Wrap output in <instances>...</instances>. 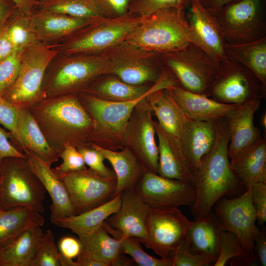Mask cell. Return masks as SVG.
<instances>
[{
  "mask_svg": "<svg viewBox=\"0 0 266 266\" xmlns=\"http://www.w3.org/2000/svg\"><path fill=\"white\" fill-rule=\"evenodd\" d=\"M216 137L212 149L192 173L191 182L196 191L191 207L194 219L208 214L223 197L239 196L247 189L233 169L228 156L230 135L225 117L215 121Z\"/></svg>",
  "mask_w": 266,
  "mask_h": 266,
  "instance_id": "obj_1",
  "label": "cell"
},
{
  "mask_svg": "<svg viewBox=\"0 0 266 266\" xmlns=\"http://www.w3.org/2000/svg\"><path fill=\"white\" fill-rule=\"evenodd\" d=\"M125 40L161 54L183 49L191 42L185 9L170 7L157 11L146 17Z\"/></svg>",
  "mask_w": 266,
  "mask_h": 266,
  "instance_id": "obj_2",
  "label": "cell"
},
{
  "mask_svg": "<svg viewBox=\"0 0 266 266\" xmlns=\"http://www.w3.org/2000/svg\"><path fill=\"white\" fill-rule=\"evenodd\" d=\"M106 63L102 53L58 54L45 75L42 84L44 96L53 97L82 92L104 74Z\"/></svg>",
  "mask_w": 266,
  "mask_h": 266,
  "instance_id": "obj_3",
  "label": "cell"
},
{
  "mask_svg": "<svg viewBox=\"0 0 266 266\" xmlns=\"http://www.w3.org/2000/svg\"><path fill=\"white\" fill-rule=\"evenodd\" d=\"M145 18L128 13L116 18L99 16L66 40L50 46L58 54H100L124 41Z\"/></svg>",
  "mask_w": 266,
  "mask_h": 266,
  "instance_id": "obj_4",
  "label": "cell"
},
{
  "mask_svg": "<svg viewBox=\"0 0 266 266\" xmlns=\"http://www.w3.org/2000/svg\"><path fill=\"white\" fill-rule=\"evenodd\" d=\"M106 59L103 74L133 85L154 83L167 68L162 54L143 50L124 40L102 53Z\"/></svg>",
  "mask_w": 266,
  "mask_h": 266,
  "instance_id": "obj_5",
  "label": "cell"
},
{
  "mask_svg": "<svg viewBox=\"0 0 266 266\" xmlns=\"http://www.w3.org/2000/svg\"><path fill=\"white\" fill-rule=\"evenodd\" d=\"M46 193L26 159L8 157L1 162L0 209L26 207L41 213L44 210L43 201Z\"/></svg>",
  "mask_w": 266,
  "mask_h": 266,
  "instance_id": "obj_6",
  "label": "cell"
},
{
  "mask_svg": "<svg viewBox=\"0 0 266 266\" xmlns=\"http://www.w3.org/2000/svg\"><path fill=\"white\" fill-rule=\"evenodd\" d=\"M215 15L226 43H248L266 37V0H237Z\"/></svg>",
  "mask_w": 266,
  "mask_h": 266,
  "instance_id": "obj_7",
  "label": "cell"
},
{
  "mask_svg": "<svg viewBox=\"0 0 266 266\" xmlns=\"http://www.w3.org/2000/svg\"><path fill=\"white\" fill-rule=\"evenodd\" d=\"M162 55L165 64L175 76L180 87L209 97L218 65L204 50L190 42L182 49Z\"/></svg>",
  "mask_w": 266,
  "mask_h": 266,
  "instance_id": "obj_8",
  "label": "cell"
},
{
  "mask_svg": "<svg viewBox=\"0 0 266 266\" xmlns=\"http://www.w3.org/2000/svg\"><path fill=\"white\" fill-rule=\"evenodd\" d=\"M58 54L51 46L40 42L25 49L19 74L2 97L19 106L33 103L44 97L42 84L45 75L50 63Z\"/></svg>",
  "mask_w": 266,
  "mask_h": 266,
  "instance_id": "obj_9",
  "label": "cell"
},
{
  "mask_svg": "<svg viewBox=\"0 0 266 266\" xmlns=\"http://www.w3.org/2000/svg\"><path fill=\"white\" fill-rule=\"evenodd\" d=\"M266 95V87L252 70L227 59L218 65L208 97L219 102L241 105Z\"/></svg>",
  "mask_w": 266,
  "mask_h": 266,
  "instance_id": "obj_10",
  "label": "cell"
},
{
  "mask_svg": "<svg viewBox=\"0 0 266 266\" xmlns=\"http://www.w3.org/2000/svg\"><path fill=\"white\" fill-rule=\"evenodd\" d=\"M192 223L178 208H150L146 221L147 236L141 243L162 259L171 258L176 247L185 238Z\"/></svg>",
  "mask_w": 266,
  "mask_h": 266,
  "instance_id": "obj_11",
  "label": "cell"
},
{
  "mask_svg": "<svg viewBox=\"0 0 266 266\" xmlns=\"http://www.w3.org/2000/svg\"><path fill=\"white\" fill-rule=\"evenodd\" d=\"M54 172L65 185L76 214L114 197L116 179L102 177L89 169L69 173Z\"/></svg>",
  "mask_w": 266,
  "mask_h": 266,
  "instance_id": "obj_12",
  "label": "cell"
},
{
  "mask_svg": "<svg viewBox=\"0 0 266 266\" xmlns=\"http://www.w3.org/2000/svg\"><path fill=\"white\" fill-rule=\"evenodd\" d=\"M223 230L234 233L243 249L254 254L255 237L260 228L256 225V213L251 200V187L233 199L223 197L213 208Z\"/></svg>",
  "mask_w": 266,
  "mask_h": 266,
  "instance_id": "obj_13",
  "label": "cell"
},
{
  "mask_svg": "<svg viewBox=\"0 0 266 266\" xmlns=\"http://www.w3.org/2000/svg\"><path fill=\"white\" fill-rule=\"evenodd\" d=\"M151 208L171 209L193 204L196 191L191 182L184 183L158 173L145 172L134 189Z\"/></svg>",
  "mask_w": 266,
  "mask_h": 266,
  "instance_id": "obj_14",
  "label": "cell"
},
{
  "mask_svg": "<svg viewBox=\"0 0 266 266\" xmlns=\"http://www.w3.org/2000/svg\"><path fill=\"white\" fill-rule=\"evenodd\" d=\"M76 97L70 94L51 97L40 109V119L51 134L67 138L91 126L92 120Z\"/></svg>",
  "mask_w": 266,
  "mask_h": 266,
  "instance_id": "obj_15",
  "label": "cell"
},
{
  "mask_svg": "<svg viewBox=\"0 0 266 266\" xmlns=\"http://www.w3.org/2000/svg\"><path fill=\"white\" fill-rule=\"evenodd\" d=\"M147 98V97H146ZM146 98L138 105L139 110L129 122L124 132L131 150L145 172L158 173L159 151L155 140L154 122Z\"/></svg>",
  "mask_w": 266,
  "mask_h": 266,
  "instance_id": "obj_16",
  "label": "cell"
},
{
  "mask_svg": "<svg viewBox=\"0 0 266 266\" xmlns=\"http://www.w3.org/2000/svg\"><path fill=\"white\" fill-rule=\"evenodd\" d=\"M187 15L190 42L204 50L218 65L228 59L224 48L226 43L215 15L200 2H191Z\"/></svg>",
  "mask_w": 266,
  "mask_h": 266,
  "instance_id": "obj_17",
  "label": "cell"
},
{
  "mask_svg": "<svg viewBox=\"0 0 266 266\" xmlns=\"http://www.w3.org/2000/svg\"><path fill=\"white\" fill-rule=\"evenodd\" d=\"M175 85V79L168 74H164L151 86L131 85L116 76L102 74L82 92L104 100L124 101L135 100L156 91L168 89Z\"/></svg>",
  "mask_w": 266,
  "mask_h": 266,
  "instance_id": "obj_18",
  "label": "cell"
},
{
  "mask_svg": "<svg viewBox=\"0 0 266 266\" xmlns=\"http://www.w3.org/2000/svg\"><path fill=\"white\" fill-rule=\"evenodd\" d=\"M31 16L39 41L48 45L66 40L98 17L83 19L38 8Z\"/></svg>",
  "mask_w": 266,
  "mask_h": 266,
  "instance_id": "obj_19",
  "label": "cell"
},
{
  "mask_svg": "<svg viewBox=\"0 0 266 266\" xmlns=\"http://www.w3.org/2000/svg\"><path fill=\"white\" fill-rule=\"evenodd\" d=\"M261 100H255L239 105L225 116L230 135L229 159L262 138L260 129L254 125L255 112L259 110Z\"/></svg>",
  "mask_w": 266,
  "mask_h": 266,
  "instance_id": "obj_20",
  "label": "cell"
},
{
  "mask_svg": "<svg viewBox=\"0 0 266 266\" xmlns=\"http://www.w3.org/2000/svg\"><path fill=\"white\" fill-rule=\"evenodd\" d=\"M24 150L29 167L40 180L51 197V222L55 225L61 219L76 215L65 185L51 169L50 166L31 151L27 149Z\"/></svg>",
  "mask_w": 266,
  "mask_h": 266,
  "instance_id": "obj_21",
  "label": "cell"
},
{
  "mask_svg": "<svg viewBox=\"0 0 266 266\" xmlns=\"http://www.w3.org/2000/svg\"><path fill=\"white\" fill-rule=\"evenodd\" d=\"M150 208L139 197L134 189L123 191L117 211L105 221L112 228L125 236L146 238V221Z\"/></svg>",
  "mask_w": 266,
  "mask_h": 266,
  "instance_id": "obj_22",
  "label": "cell"
},
{
  "mask_svg": "<svg viewBox=\"0 0 266 266\" xmlns=\"http://www.w3.org/2000/svg\"><path fill=\"white\" fill-rule=\"evenodd\" d=\"M223 230L214 210L195 220L188 231L185 240L191 251L205 261L213 265L219 253L220 236Z\"/></svg>",
  "mask_w": 266,
  "mask_h": 266,
  "instance_id": "obj_23",
  "label": "cell"
},
{
  "mask_svg": "<svg viewBox=\"0 0 266 266\" xmlns=\"http://www.w3.org/2000/svg\"><path fill=\"white\" fill-rule=\"evenodd\" d=\"M216 137L215 122L189 120L179 139L182 151L193 173L202 157L212 148Z\"/></svg>",
  "mask_w": 266,
  "mask_h": 266,
  "instance_id": "obj_24",
  "label": "cell"
},
{
  "mask_svg": "<svg viewBox=\"0 0 266 266\" xmlns=\"http://www.w3.org/2000/svg\"><path fill=\"white\" fill-rule=\"evenodd\" d=\"M90 111L104 129L114 133L124 132L134 110L148 96L124 101H113L100 99L82 92Z\"/></svg>",
  "mask_w": 266,
  "mask_h": 266,
  "instance_id": "obj_25",
  "label": "cell"
},
{
  "mask_svg": "<svg viewBox=\"0 0 266 266\" xmlns=\"http://www.w3.org/2000/svg\"><path fill=\"white\" fill-rule=\"evenodd\" d=\"M81 252L103 264L104 266H129L134 261L124 256L120 242L110 236L102 226L92 233L79 235Z\"/></svg>",
  "mask_w": 266,
  "mask_h": 266,
  "instance_id": "obj_26",
  "label": "cell"
},
{
  "mask_svg": "<svg viewBox=\"0 0 266 266\" xmlns=\"http://www.w3.org/2000/svg\"><path fill=\"white\" fill-rule=\"evenodd\" d=\"M158 138V174L184 183L191 182L192 173L181 150L180 140L167 133L154 122Z\"/></svg>",
  "mask_w": 266,
  "mask_h": 266,
  "instance_id": "obj_27",
  "label": "cell"
},
{
  "mask_svg": "<svg viewBox=\"0 0 266 266\" xmlns=\"http://www.w3.org/2000/svg\"><path fill=\"white\" fill-rule=\"evenodd\" d=\"M170 94L189 120L215 122L225 117L238 105L216 101L178 86L168 88Z\"/></svg>",
  "mask_w": 266,
  "mask_h": 266,
  "instance_id": "obj_28",
  "label": "cell"
},
{
  "mask_svg": "<svg viewBox=\"0 0 266 266\" xmlns=\"http://www.w3.org/2000/svg\"><path fill=\"white\" fill-rule=\"evenodd\" d=\"M231 165L244 186L266 183V139L262 137L232 159Z\"/></svg>",
  "mask_w": 266,
  "mask_h": 266,
  "instance_id": "obj_29",
  "label": "cell"
},
{
  "mask_svg": "<svg viewBox=\"0 0 266 266\" xmlns=\"http://www.w3.org/2000/svg\"><path fill=\"white\" fill-rule=\"evenodd\" d=\"M17 141L49 166L57 161L58 155L50 146L36 120L26 108L17 106Z\"/></svg>",
  "mask_w": 266,
  "mask_h": 266,
  "instance_id": "obj_30",
  "label": "cell"
},
{
  "mask_svg": "<svg viewBox=\"0 0 266 266\" xmlns=\"http://www.w3.org/2000/svg\"><path fill=\"white\" fill-rule=\"evenodd\" d=\"M158 124L169 134L180 139L189 120L168 89L156 91L146 98Z\"/></svg>",
  "mask_w": 266,
  "mask_h": 266,
  "instance_id": "obj_31",
  "label": "cell"
},
{
  "mask_svg": "<svg viewBox=\"0 0 266 266\" xmlns=\"http://www.w3.org/2000/svg\"><path fill=\"white\" fill-rule=\"evenodd\" d=\"M92 147L100 152L113 168L116 179L114 197L134 189L145 171L130 149L126 147L117 152L96 145Z\"/></svg>",
  "mask_w": 266,
  "mask_h": 266,
  "instance_id": "obj_32",
  "label": "cell"
},
{
  "mask_svg": "<svg viewBox=\"0 0 266 266\" xmlns=\"http://www.w3.org/2000/svg\"><path fill=\"white\" fill-rule=\"evenodd\" d=\"M43 234L42 229L38 226L25 230L0 244V266H30Z\"/></svg>",
  "mask_w": 266,
  "mask_h": 266,
  "instance_id": "obj_33",
  "label": "cell"
},
{
  "mask_svg": "<svg viewBox=\"0 0 266 266\" xmlns=\"http://www.w3.org/2000/svg\"><path fill=\"white\" fill-rule=\"evenodd\" d=\"M121 194L88 211L61 219L55 225L69 229L78 236L89 234L101 227L110 216L118 210Z\"/></svg>",
  "mask_w": 266,
  "mask_h": 266,
  "instance_id": "obj_34",
  "label": "cell"
},
{
  "mask_svg": "<svg viewBox=\"0 0 266 266\" xmlns=\"http://www.w3.org/2000/svg\"><path fill=\"white\" fill-rule=\"evenodd\" d=\"M224 51L229 60L249 68L266 87V37L248 43H226Z\"/></svg>",
  "mask_w": 266,
  "mask_h": 266,
  "instance_id": "obj_35",
  "label": "cell"
},
{
  "mask_svg": "<svg viewBox=\"0 0 266 266\" xmlns=\"http://www.w3.org/2000/svg\"><path fill=\"white\" fill-rule=\"evenodd\" d=\"M40 213L26 207L0 209V244L25 230L43 226L44 219Z\"/></svg>",
  "mask_w": 266,
  "mask_h": 266,
  "instance_id": "obj_36",
  "label": "cell"
},
{
  "mask_svg": "<svg viewBox=\"0 0 266 266\" xmlns=\"http://www.w3.org/2000/svg\"><path fill=\"white\" fill-rule=\"evenodd\" d=\"M4 28L16 50L25 49L39 42L31 15L23 13L18 8Z\"/></svg>",
  "mask_w": 266,
  "mask_h": 266,
  "instance_id": "obj_37",
  "label": "cell"
},
{
  "mask_svg": "<svg viewBox=\"0 0 266 266\" xmlns=\"http://www.w3.org/2000/svg\"><path fill=\"white\" fill-rule=\"evenodd\" d=\"M102 225L113 237L120 242L123 253L130 256L138 266H172L171 258L159 259L146 253L142 248L139 238L123 235L119 231L109 226L105 221L103 223Z\"/></svg>",
  "mask_w": 266,
  "mask_h": 266,
  "instance_id": "obj_38",
  "label": "cell"
},
{
  "mask_svg": "<svg viewBox=\"0 0 266 266\" xmlns=\"http://www.w3.org/2000/svg\"><path fill=\"white\" fill-rule=\"evenodd\" d=\"M36 8L83 19L100 16L92 0H38Z\"/></svg>",
  "mask_w": 266,
  "mask_h": 266,
  "instance_id": "obj_39",
  "label": "cell"
},
{
  "mask_svg": "<svg viewBox=\"0 0 266 266\" xmlns=\"http://www.w3.org/2000/svg\"><path fill=\"white\" fill-rule=\"evenodd\" d=\"M30 266H63L52 232L47 230L39 239Z\"/></svg>",
  "mask_w": 266,
  "mask_h": 266,
  "instance_id": "obj_40",
  "label": "cell"
},
{
  "mask_svg": "<svg viewBox=\"0 0 266 266\" xmlns=\"http://www.w3.org/2000/svg\"><path fill=\"white\" fill-rule=\"evenodd\" d=\"M191 0H132L128 14L147 17L158 11L175 7L185 9L190 6Z\"/></svg>",
  "mask_w": 266,
  "mask_h": 266,
  "instance_id": "obj_41",
  "label": "cell"
},
{
  "mask_svg": "<svg viewBox=\"0 0 266 266\" xmlns=\"http://www.w3.org/2000/svg\"><path fill=\"white\" fill-rule=\"evenodd\" d=\"M253 254L247 253L242 248L237 236L233 233L222 230L220 236L219 253L213 266H224L232 259L244 258Z\"/></svg>",
  "mask_w": 266,
  "mask_h": 266,
  "instance_id": "obj_42",
  "label": "cell"
},
{
  "mask_svg": "<svg viewBox=\"0 0 266 266\" xmlns=\"http://www.w3.org/2000/svg\"><path fill=\"white\" fill-rule=\"evenodd\" d=\"M24 50H15L0 62V95L1 96L14 83L19 74Z\"/></svg>",
  "mask_w": 266,
  "mask_h": 266,
  "instance_id": "obj_43",
  "label": "cell"
},
{
  "mask_svg": "<svg viewBox=\"0 0 266 266\" xmlns=\"http://www.w3.org/2000/svg\"><path fill=\"white\" fill-rule=\"evenodd\" d=\"M58 156L63 163L53 170L56 172L69 173L86 169L82 155L69 143L65 144Z\"/></svg>",
  "mask_w": 266,
  "mask_h": 266,
  "instance_id": "obj_44",
  "label": "cell"
},
{
  "mask_svg": "<svg viewBox=\"0 0 266 266\" xmlns=\"http://www.w3.org/2000/svg\"><path fill=\"white\" fill-rule=\"evenodd\" d=\"M78 151L82 155L85 165L100 175L108 178H116L115 174L104 164L103 155L97 150L86 147H80Z\"/></svg>",
  "mask_w": 266,
  "mask_h": 266,
  "instance_id": "obj_45",
  "label": "cell"
},
{
  "mask_svg": "<svg viewBox=\"0 0 266 266\" xmlns=\"http://www.w3.org/2000/svg\"><path fill=\"white\" fill-rule=\"evenodd\" d=\"M99 15L105 18H116L128 13L132 0H92Z\"/></svg>",
  "mask_w": 266,
  "mask_h": 266,
  "instance_id": "obj_46",
  "label": "cell"
},
{
  "mask_svg": "<svg viewBox=\"0 0 266 266\" xmlns=\"http://www.w3.org/2000/svg\"><path fill=\"white\" fill-rule=\"evenodd\" d=\"M171 258L172 266H208L205 261L191 251L185 238L176 247Z\"/></svg>",
  "mask_w": 266,
  "mask_h": 266,
  "instance_id": "obj_47",
  "label": "cell"
},
{
  "mask_svg": "<svg viewBox=\"0 0 266 266\" xmlns=\"http://www.w3.org/2000/svg\"><path fill=\"white\" fill-rule=\"evenodd\" d=\"M0 124L17 140L18 111L16 106L0 95Z\"/></svg>",
  "mask_w": 266,
  "mask_h": 266,
  "instance_id": "obj_48",
  "label": "cell"
},
{
  "mask_svg": "<svg viewBox=\"0 0 266 266\" xmlns=\"http://www.w3.org/2000/svg\"><path fill=\"white\" fill-rule=\"evenodd\" d=\"M251 187V200L256 213L258 226L266 221V183H256Z\"/></svg>",
  "mask_w": 266,
  "mask_h": 266,
  "instance_id": "obj_49",
  "label": "cell"
},
{
  "mask_svg": "<svg viewBox=\"0 0 266 266\" xmlns=\"http://www.w3.org/2000/svg\"><path fill=\"white\" fill-rule=\"evenodd\" d=\"M59 247L63 266H77L72 259L77 258L81 251V244L79 239L65 236L60 240Z\"/></svg>",
  "mask_w": 266,
  "mask_h": 266,
  "instance_id": "obj_50",
  "label": "cell"
},
{
  "mask_svg": "<svg viewBox=\"0 0 266 266\" xmlns=\"http://www.w3.org/2000/svg\"><path fill=\"white\" fill-rule=\"evenodd\" d=\"M9 134L0 127V162L8 157L26 159L25 154L12 146L8 138Z\"/></svg>",
  "mask_w": 266,
  "mask_h": 266,
  "instance_id": "obj_51",
  "label": "cell"
},
{
  "mask_svg": "<svg viewBox=\"0 0 266 266\" xmlns=\"http://www.w3.org/2000/svg\"><path fill=\"white\" fill-rule=\"evenodd\" d=\"M260 228L254 240L253 252L257 256L259 264L266 266V232L265 226Z\"/></svg>",
  "mask_w": 266,
  "mask_h": 266,
  "instance_id": "obj_52",
  "label": "cell"
},
{
  "mask_svg": "<svg viewBox=\"0 0 266 266\" xmlns=\"http://www.w3.org/2000/svg\"><path fill=\"white\" fill-rule=\"evenodd\" d=\"M17 9L13 0H0V32Z\"/></svg>",
  "mask_w": 266,
  "mask_h": 266,
  "instance_id": "obj_53",
  "label": "cell"
},
{
  "mask_svg": "<svg viewBox=\"0 0 266 266\" xmlns=\"http://www.w3.org/2000/svg\"><path fill=\"white\" fill-rule=\"evenodd\" d=\"M16 50L6 34L3 27L0 32V62Z\"/></svg>",
  "mask_w": 266,
  "mask_h": 266,
  "instance_id": "obj_54",
  "label": "cell"
},
{
  "mask_svg": "<svg viewBox=\"0 0 266 266\" xmlns=\"http://www.w3.org/2000/svg\"><path fill=\"white\" fill-rule=\"evenodd\" d=\"M237 0H200L206 9L215 15L222 8Z\"/></svg>",
  "mask_w": 266,
  "mask_h": 266,
  "instance_id": "obj_55",
  "label": "cell"
},
{
  "mask_svg": "<svg viewBox=\"0 0 266 266\" xmlns=\"http://www.w3.org/2000/svg\"><path fill=\"white\" fill-rule=\"evenodd\" d=\"M17 8L24 14L31 15L36 9L38 0H13Z\"/></svg>",
  "mask_w": 266,
  "mask_h": 266,
  "instance_id": "obj_56",
  "label": "cell"
},
{
  "mask_svg": "<svg viewBox=\"0 0 266 266\" xmlns=\"http://www.w3.org/2000/svg\"><path fill=\"white\" fill-rule=\"evenodd\" d=\"M75 262L77 266H104L101 263L80 252Z\"/></svg>",
  "mask_w": 266,
  "mask_h": 266,
  "instance_id": "obj_57",
  "label": "cell"
},
{
  "mask_svg": "<svg viewBox=\"0 0 266 266\" xmlns=\"http://www.w3.org/2000/svg\"><path fill=\"white\" fill-rule=\"evenodd\" d=\"M261 124L263 128V130H265V134L266 132V112L264 113L261 118Z\"/></svg>",
  "mask_w": 266,
  "mask_h": 266,
  "instance_id": "obj_58",
  "label": "cell"
},
{
  "mask_svg": "<svg viewBox=\"0 0 266 266\" xmlns=\"http://www.w3.org/2000/svg\"><path fill=\"white\" fill-rule=\"evenodd\" d=\"M191 2H200V0H191Z\"/></svg>",
  "mask_w": 266,
  "mask_h": 266,
  "instance_id": "obj_59",
  "label": "cell"
},
{
  "mask_svg": "<svg viewBox=\"0 0 266 266\" xmlns=\"http://www.w3.org/2000/svg\"><path fill=\"white\" fill-rule=\"evenodd\" d=\"M0 174H1V162H0Z\"/></svg>",
  "mask_w": 266,
  "mask_h": 266,
  "instance_id": "obj_60",
  "label": "cell"
},
{
  "mask_svg": "<svg viewBox=\"0 0 266 266\" xmlns=\"http://www.w3.org/2000/svg\"></svg>",
  "mask_w": 266,
  "mask_h": 266,
  "instance_id": "obj_61",
  "label": "cell"
},
{
  "mask_svg": "<svg viewBox=\"0 0 266 266\" xmlns=\"http://www.w3.org/2000/svg\"></svg>",
  "mask_w": 266,
  "mask_h": 266,
  "instance_id": "obj_62",
  "label": "cell"
}]
</instances>
